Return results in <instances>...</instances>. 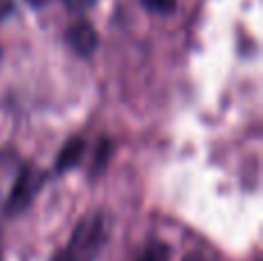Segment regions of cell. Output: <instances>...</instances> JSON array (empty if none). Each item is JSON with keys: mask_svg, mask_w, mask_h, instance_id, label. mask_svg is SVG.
<instances>
[{"mask_svg": "<svg viewBox=\"0 0 263 261\" xmlns=\"http://www.w3.org/2000/svg\"><path fill=\"white\" fill-rule=\"evenodd\" d=\"M114 229V217L106 211H92L74 227L69 243L53 257V261H95L104 250Z\"/></svg>", "mask_w": 263, "mask_h": 261, "instance_id": "obj_1", "label": "cell"}, {"mask_svg": "<svg viewBox=\"0 0 263 261\" xmlns=\"http://www.w3.org/2000/svg\"><path fill=\"white\" fill-rule=\"evenodd\" d=\"M42 185H44V174L35 164H23L16 180H14V188L7 197V203H5V213L9 217H16L23 211H28L30 203L35 201V197L40 194Z\"/></svg>", "mask_w": 263, "mask_h": 261, "instance_id": "obj_2", "label": "cell"}, {"mask_svg": "<svg viewBox=\"0 0 263 261\" xmlns=\"http://www.w3.org/2000/svg\"><path fill=\"white\" fill-rule=\"evenodd\" d=\"M65 42H67V46L77 55L88 58V55L97 49V32L88 21H77L74 26L67 28V32H65Z\"/></svg>", "mask_w": 263, "mask_h": 261, "instance_id": "obj_3", "label": "cell"}, {"mask_svg": "<svg viewBox=\"0 0 263 261\" xmlns=\"http://www.w3.org/2000/svg\"><path fill=\"white\" fill-rule=\"evenodd\" d=\"M83 153H86V141L81 137H72L63 148H60L58 157L53 162V174H65V171L74 169L81 162Z\"/></svg>", "mask_w": 263, "mask_h": 261, "instance_id": "obj_4", "label": "cell"}, {"mask_svg": "<svg viewBox=\"0 0 263 261\" xmlns=\"http://www.w3.org/2000/svg\"><path fill=\"white\" fill-rule=\"evenodd\" d=\"M166 259H168V248L164 243H157V240L150 243L139 257V261H166Z\"/></svg>", "mask_w": 263, "mask_h": 261, "instance_id": "obj_5", "label": "cell"}, {"mask_svg": "<svg viewBox=\"0 0 263 261\" xmlns=\"http://www.w3.org/2000/svg\"><path fill=\"white\" fill-rule=\"evenodd\" d=\"M109 155H111V141H106V139H102V141H100V146H97L95 160H92V169H90V174H92V176H95V174H100V171L104 169V164H106V160H109Z\"/></svg>", "mask_w": 263, "mask_h": 261, "instance_id": "obj_6", "label": "cell"}, {"mask_svg": "<svg viewBox=\"0 0 263 261\" xmlns=\"http://www.w3.org/2000/svg\"><path fill=\"white\" fill-rule=\"evenodd\" d=\"M143 7L148 12H155V14H173L176 12V5L178 0H141Z\"/></svg>", "mask_w": 263, "mask_h": 261, "instance_id": "obj_7", "label": "cell"}, {"mask_svg": "<svg viewBox=\"0 0 263 261\" xmlns=\"http://www.w3.org/2000/svg\"><path fill=\"white\" fill-rule=\"evenodd\" d=\"M63 3H65V7H67L69 12L83 14V12H88V9H90L97 0H63Z\"/></svg>", "mask_w": 263, "mask_h": 261, "instance_id": "obj_8", "label": "cell"}, {"mask_svg": "<svg viewBox=\"0 0 263 261\" xmlns=\"http://www.w3.org/2000/svg\"><path fill=\"white\" fill-rule=\"evenodd\" d=\"M12 9H14L12 0H0V18H5L7 14H12Z\"/></svg>", "mask_w": 263, "mask_h": 261, "instance_id": "obj_9", "label": "cell"}, {"mask_svg": "<svg viewBox=\"0 0 263 261\" xmlns=\"http://www.w3.org/2000/svg\"><path fill=\"white\" fill-rule=\"evenodd\" d=\"M182 261H205V257H203L201 252H192V254H187V257L182 259Z\"/></svg>", "mask_w": 263, "mask_h": 261, "instance_id": "obj_10", "label": "cell"}, {"mask_svg": "<svg viewBox=\"0 0 263 261\" xmlns=\"http://www.w3.org/2000/svg\"><path fill=\"white\" fill-rule=\"evenodd\" d=\"M28 5H32V7H42V5H46L49 0H26Z\"/></svg>", "mask_w": 263, "mask_h": 261, "instance_id": "obj_11", "label": "cell"}, {"mask_svg": "<svg viewBox=\"0 0 263 261\" xmlns=\"http://www.w3.org/2000/svg\"><path fill=\"white\" fill-rule=\"evenodd\" d=\"M0 261H3V245H0Z\"/></svg>", "mask_w": 263, "mask_h": 261, "instance_id": "obj_12", "label": "cell"}]
</instances>
